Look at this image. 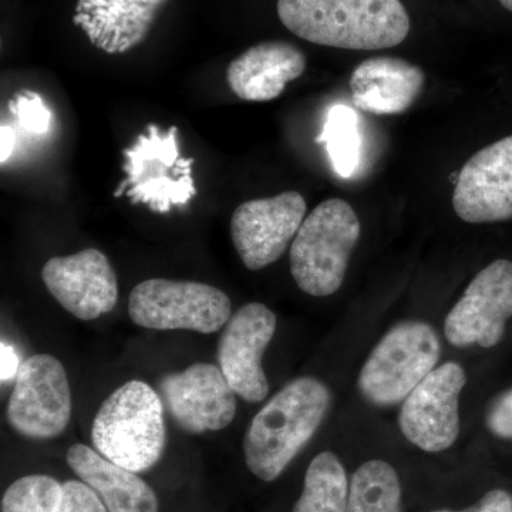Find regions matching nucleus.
I'll return each instance as SVG.
<instances>
[{
	"label": "nucleus",
	"instance_id": "obj_1",
	"mask_svg": "<svg viewBox=\"0 0 512 512\" xmlns=\"http://www.w3.org/2000/svg\"><path fill=\"white\" fill-rule=\"evenodd\" d=\"M276 10L293 35L319 46L389 49L410 32L400 0H278Z\"/></svg>",
	"mask_w": 512,
	"mask_h": 512
},
{
	"label": "nucleus",
	"instance_id": "obj_2",
	"mask_svg": "<svg viewBox=\"0 0 512 512\" xmlns=\"http://www.w3.org/2000/svg\"><path fill=\"white\" fill-rule=\"evenodd\" d=\"M329 404V389L318 379L286 384L249 424L244 439L249 471L266 483L281 476L319 429Z\"/></svg>",
	"mask_w": 512,
	"mask_h": 512
},
{
	"label": "nucleus",
	"instance_id": "obj_3",
	"mask_svg": "<svg viewBox=\"0 0 512 512\" xmlns=\"http://www.w3.org/2000/svg\"><path fill=\"white\" fill-rule=\"evenodd\" d=\"M97 453L133 473L156 466L165 447L163 400L153 387L131 380L114 390L94 419Z\"/></svg>",
	"mask_w": 512,
	"mask_h": 512
},
{
	"label": "nucleus",
	"instance_id": "obj_4",
	"mask_svg": "<svg viewBox=\"0 0 512 512\" xmlns=\"http://www.w3.org/2000/svg\"><path fill=\"white\" fill-rule=\"evenodd\" d=\"M359 238L360 221L349 202H320L292 242L291 272L299 289L318 298L338 292Z\"/></svg>",
	"mask_w": 512,
	"mask_h": 512
},
{
	"label": "nucleus",
	"instance_id": "obj_5",
	"mask_svg": "<svg viewBox=\"0 0 512 512\" xmlns=\"http://www.w3.org/2000/svg\"><path fill=\"white\" fill-rule=\"evenodd\" d=\"M123 154L127 178L121 181L114 197L126 194L131 204H144L151 211L165 214L197 195L192 178L194 158L180 156L178 127L161 133L156 124H150L146 134H140Z\"/></svg>",
	"mask_w": 512,
	"mask_h": 512
},
{
	"label": "nucleus",
	"instance_id": "obj_6",
	"mask_svg": "<svg viewBox=\"0 0 512 512\" xmlns=\"http://www.w3.org/2000/svg\"><path fill=\"white\" fill-rule=\"evenodd\" d=\"M441 352L436 330L424 322H403L390 330L366 360L359 390L376 406H393L436 369Z\"/></svg>",
	"mask_w": 512,
	"mask_h": 512
},
{
	"label": "nucleus",
	"instance_id": "obj_7",
	"mask_svg": "<svg viewBox=\"0 0 512 512\" xmlns=\"http://www.w3.org/2000/svg\"><path fill=\"white\" fill-rule=\"evenodd\" d=\"M128 315L141 328L214 333L227 325L232 306L215 286L157 278L131 291Z\"/></svg>",
	"mask_w": 512,
	"mask_h": 512
},
{
	"label": "nucleus",
	"instance_id": "obj_8",
	"mask_svg": "<svg viewBox=\"0 0 512 512\" xmlns=\"http://www.w3.org/2000/svg\"><path fill=\"white\" fill-rule=\"evenodd\" d=\"M72 417V392L62 363L50 355L30 356L16 373L8 420L29 439H53Z\"/></svg>",
	"mask_w": 512,
	"mask_h": 512
},
{
	"label": "nucleus",
	"instance_id": "obj_9",
	"mask_svg": "<svg viewBox=\"0 0 512 512\" xmlns=\"http://www.w3.org/2000/svg\"><path fill=\"white\" fill-rule=\"evenodd\" d=\"M466 382L457 363L436 367L404 400L399 419L403 436L427 453L453 446L460 434L458 402Z\"/></svg>",
	"mask_w": 512,
	"mask_h": 512
},
{
	"label": "nucleus",
	"instance_id": "obj_10",
	"mask_svg": "<svg viewBox=\"0 0 512 512\" xmlns=\"http://www.w3.org/2000/svg\"><path fill=\"white\" fill-rule=\"evenodd\" d=\"M306 201L286 191L239 205L231 218V238L239 258L251 271L278 261L305 221Z\"/></svg>",
	"mask_w": 512,
	"mask_h": 512
},
{
	"label": "nucleus",
	"instance_id": "obj_11",
	"mask_svg": "<svg viewBox=\"0 0 512 512\" xmlns=\"http://www.w3.org/2000/svg\"><path fill=\"white\" fill-rule=\"evenodd\" d=\"M512 316V262L498 259L468 285L444 323V335L453 346L493 348L500 343Z\"/></svg>",
	"mask_w": 512,
	"mask_h": 512
},
{
	"label": "nucleus",
	"instance_id": "obj_12",
	"mask_svg": "<svg viewBox=\"0 0 512 512\" xmlns=\"http://www.w3.org/2000/svg\"><path fill=\"white\" fill-rule=\"evenodd\" d=\"M276 315L262 303L242 306L228 320L218 345L220 369L229 386L242 399L258 403L266 399L269 383L262 356L276 330Z\"/></svg>",
	"mask_w": 512,
	"mask_h": 512
},
{
	"label": "nucleus",
	"instance_id": "obj_13",
	"mask_svg": "<svg viewBox=\"0 0 512 512\" xmlns=\"http://www.w3.org/2000/svg\"><path fill=\"white\" fill-rule=\"evenodd\" d=\"M160 392L181 429L192 434L225 429L237 414V397L220 367L195 363L164 376Z\"/></svg>",
	"mask_w": 512,
	"mask_h": 512
},
{
	"label": "nucleus",
	"instance_id": "obj_14",
	"mask_svg": "<svg viewBox=\"0 0 512 512\" xmlns=\"http://www.w3.org/2000/svg\"><path fill=\"white\" fill-rule=\"evenodd\" d=\"M42 279L53 298L77 319L100 318L113 311L119 299L116 271L99 249L49 259Z\"/></svg>",
	"mask_w": 512,
	"mask_h": 512
},
{
	"label": "nucleus",
	"instance_id": "obj_15",
	"mask_svg": "<svg viewBox=\"0 0 512 512\" xmlns=\"http://www.w3.org/2000/svg\"><path fill=\"white\" fill-rule=\"evenodd\" d=\"M453 208L470 224L512 220V136L484 147L464 164Z\"/></svg>",
	"mask_w": 512,
	"mask_h": 512
},
{
	"label": "nucleus",
	"instance_id": "obj_16",
	"mask_svg": "<svg viewBox=\"0 0 512 512\" xmlns=\"http://www.w3.org/2000/svg\"><path fill=\"white\" fill-rule=\"evenodd\" d=\"M167 0H79L73 23L92 45L123 55L147 39L156 13Z\"/></svg>",
	"mask_w": 512,
	"mask_h": 512
},
{
	"label": "nucleus",
	"instance_id": "obj_17",
	"mask_svg": "<svg viewBox=\"0 0 512 512\" xmlns=\"http://www.w3.org/2000/svg\"><path fill=\"white\" fill-rule=\"evenodd\" d=\"M306 69L305 53L282 40L249 47L227 70L232 92L245 101H271L284 93L286 84L301 77Z\"/></svg>",
	"mask_w": 512,
	"mask_h": 512
},
{
	"label": "nucleus",
	"instance_id": "obj_18",
	"mask_svg": "<svg viewBox=\"0 0 512 512\" xmlns=\"http://www.w3.org/2000/svg\"><path fill=\"white\" fill-rule=\"evenodd\" d=\"M424 73L399 57L367 59L353 70L349 86L357 109L372 114H402L413 106L424 86Z\"/></svg>",
	"mask_w": 512,
	"mask_h": 512
},
{
	"label": "nucleus",
	"instance_id": "obj_19",
	"mask_svg": "<svg viewBox=\"0 0 512 512\" xmlns=\"http://www.w3.org/2000/svg\"><path fill=\"white\" fill-rule=\"evenodd\" d=\"M66 458L74 474L99 495L109 512H158L153 488L133 471L83 444L70 447Z\"/></svg>",
	"mask_w": 512,
	"mask_h": 512
},
{
	"label": "nucleus",
	"instance_id": "obj_20",
	"mask_svg": "<svg viewBox=\"0 0 512 512\" xmlns=\"http://www.w3.org/2000/svg\"><path fill=\"white\" fill-rule=\"evenodd\" d=\"M348 497L345 468L335 454L325 451L309 464L301 497L292 512H346Z\"/></svg>",
	"mask_w": 512,
	"mask_h": 512
},
{
	"label": "nucleus",
	"instance_id": "obj_21",
	"mask_svg": "<svg viewBox=\"0 0 512 512\" xmlns=\"http://www.w3.org/2000/svg\"><path fill=\"white\" fill-rule=\"evenodd\" d=\"M402 485L394 467L382 460L362 464L350 481L346 512H400Z\"/></svg>",
	"mask_w": 512,
	"mask_h": 512
},
{
	"label": "nucleus",
	"instance_id": "obj_22",
	"mask_svg": "<svg viewBox=\"0 0 512 512\" xmlns=\"http://www.w3.org/2000/svg\"><path fill=\"white\" fill-rule=\"evenodd\" d=\"M318 141L326 144L333 170L340 178L355 174L362 154V137L355 111L345 104L333 106Z\"/></svg>",
	"mask_w": 512,
	"mask_h": 512
},
{
	"label": "nucleus",
	"instance_id": "obj_23",
	"mask_svg": "<svg viewBox=\"0 0 512 512\" xmlns=\"http://www.w3.org/2000/svg\"><path fill=\"white\" fill-rule=\"evenodd\" d=\"M63 485L49 476H26L10 485L2 498V512H60Z\"/></svg>",
	"mask_w": 512,
	"mask_h": 512
},
{
	"label": "nucleus",
	"instance_id": "obj_24",
	"mask_svg": "<svg viewBox=\"0 0 512 512\" xmlns=\"http://www.w3.org/2000/svg\"><path fill=\"white\" fill-rule=\"evenodd\" d=\"M9 109L15 114L20 126L25 128L28 133L36 134V136L49 133L52 113L36 93L18 94L15 100L10 101Z\"/></svg>",
	"mask_w": 512,
	"mask_h": 512
},
{
	"label": "nucleus",
	"instance_id": "obj_25",
	"mask_svg": "<svg viewBox=\"0 0 512 512\" xmlns=\"http://www.w3.org/2000/svg\"><path fill=\"white\" fill-rule=\"evenodd\" d=\"M106 505L83 481L63 484V503L60 512H107Z\"/></svg>",
	"mask_w": 512,
	"mask_h": 512
},
{
	"label": "nucleus",
	"instance_id": "obj_26",
	"mask_svg": "<svg viewBox=\"0 0 512 512\" xmlns=\"http://www.w3.org/2000/svg\"><path fill=\"white\" fill-rule=\"evenodd\" d=\"M487 426L494 436L512 440V389L493 404L488 413Z\"/></svg>",
	"mask_w": 512,
	"mask_h": 512
},
{
	"label": "nucleus",
	"instance_id": "obj_27",
	"mask_svg": "<svg viewBox=\"0 0 512 512\" xmlns=\"http://www.w3.org/2000/svg\"><path fill=\"white\" fill-rule=\"evenodd\" d=\"M433 512H512V497L507 491L493 490L473 507L464 511L439 510Z\"/></svg>",
	"mask_w": 512,
	"mask_h": 512
},
{
	"label": "nucleus",
	"instance_id": "obj_28",
	"mask_svg": "<svg viewBox=\"0 0 512 512\" xmlns=\"http://www.w3.org/2000/svg\"><path fill=\"white\" fill-rule=\"evenodd\" d=\"M16 146V131L2 124L0 127V163L5 164L12 157Z\"/></svg>",
	"mask_w": 512,
	"mask_h": 512
},
{
	"label": "nucleus",
	"instance_id": "obj_29",
	"mask_svg": "<svg viewBox=\"0 0 512 512\" xmlns=\"http://www.w3.org/2000/svg\"><path fill=\"white\" fill-rule=\"evenodd\" d=\"M19 367L18 357L9 346L2 343V380L10 379L13 375L16 376Z\"/></svg>",
	"mask_w": 512,
	"mask_h": 512
},
{
	"label": "nucleus",
	"instance_id": "obj_30",
	"mask_svg": "<svg viewBox=\"0 0 512 512\" xmlns=\"http://www.w3.org/2000/svg\"><path fill=\"white\" fill-rule=\"evenodd\" d=\"M501 6L507 9L508 12H512V0H500Z\"/></svg>",
	"mask_w": 512,
	"mask_h": 512
}]
</instances>
